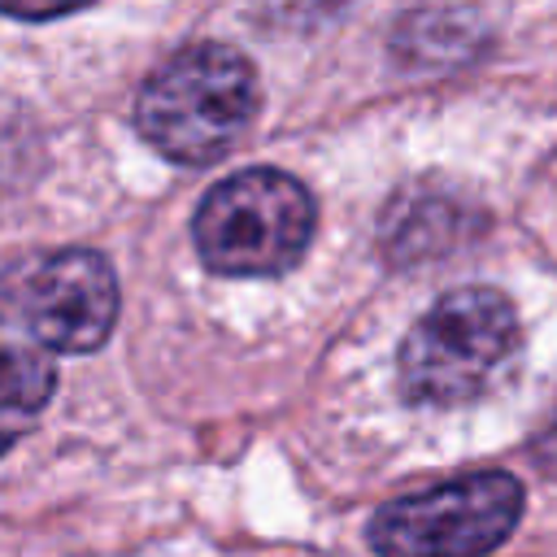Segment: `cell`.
Listing matches in <instances>:
<instances>
[{
	"mask_svg": "<svg viewBox=\"0 0 557 557\" xmlns=\"http://www.w3.org/2000/svg\"><path fill=\"white\" fill-rule=\"evenodd\" d=\"M87 0H4L13 17H61L70 9H83Z\"/></svg>",
	"mask_w": 557,
	"mask_h": 557,
	"instance_id": "cell-7",
	"label": "cell"
},
{
	"mask_svg": "<svg viewBox=\"0 0 557 557\" xmlns=\"http://www.w3.org/2000/svg\"><path fill=\"white\" fill-rule=\"evenodd\" d=\"M257 113V70L226 44L174 52L139 87V135L170 161L205 165L222 157Z\"/></svg>",
	"mask_w": 557,
	"mask_h": 557,
	"instance_id": "cell-1",
	"label": "cell"
},
{
	"mask_svg": "<svg viewBox=\"0 0 557 557\" xmlns=\"http://www.w3.org/2000/svg\"><path fill=\"white\" fill-rule=\"evenodd\" d=\"M117 322V278L91 248H61L9 274V326L57 352H91Z\"/></svg>",
	"mask_w": 557,
	"mask_h": 557,
	"instance_id": "cell-5",
	"label": "cell"
},
{
	"mask_svg": "<svg viewBox=\"0 0 557 557\" xmlns=\"http://www.w3.org/2000/svg\"><path fill=\"white\" fill-rule=\"evenodd\" d=\"M57 370L52 361L30 344L17 339V331H9L4 339V435L17 440V431L44 409V400L52 396Z\"/></svg>",
	"mask_w": 557,
	"mask_h": 557,
	"instance_id": "cell-6",
	"label": "cell"
},
{
	"mask_svg": "<svg viewBox=\"0 0 557 557\" xmlns=\"http://www.w3.org/2000/svg\"><path fill=\"white\" fill-rule=\"evenodd\" d=\"M518 352V313L492 287L440 296L400 344V392L422 405L479 396Z\"/></svg>",
	"mask_w": 557,
	"mask_h": 557,
	"instance_id": "cell-2",
	"label": "cell"
},
{
	"mask_svg": "<svg viewBox=\"0 0 557 557\" xmlns=\"http://www.w3.org/2000/svg\"><path fill=\"white\" fill-rule=\"evenodd\" d=\"M522 518V483L505 470H479L418 496H400L370 518L379 557H483Z\"/></svg>",
	"mask_w": 557,
	"mask_h": 557,
	"instance_id": "cell-4",
	"label": "cell"
},
{
	"mask_svg": "<svg viewBox=\"0 0 557 557\" xmlns=\"http://www.w3.org/2000/svg\"><path fill=\"white\" fill-rule=\"evenodd\" d=\"M191 239L218 274L292 270L313 239V196L283 170H239L200 200Z\"/></svg>",
	"mask_w": 557,
	"mask_h": 557,
	"instance_id": "cell-3",
	"label": "cell"
}]
</instances>
